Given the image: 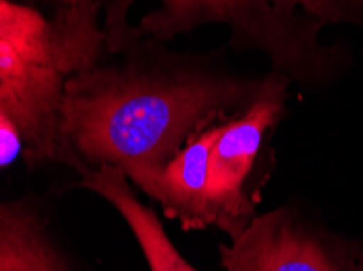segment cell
Listing matches in <instances>:
<instances>
[{"instance_id":"13","label":"cell","mask_w":363,"mask_h":271,"mask_svg":"<svg viewBox=\"0 0 363 271\" xmlns=\"http://www.w3.org/2000/svg\"><path fill=\"white\" fill-rule=\"evenodd\" d=\"M360 265H362V271H363V252H362V248H360Z\"/></svg>"},{"instance_id":"7","label":"cell","mask_w":363,"mask_h":271,"mask_svg":"<svg viewBox=\"0 0 363 271\" xmlns=\"http://www.w3.org/2000/svg\"><path fill=\"white\" fill-rule=\"evenodd\" d=\"M80 179L75 187L96 193L121 214L144 252L148 271H199L183 257L169 239L155 209L145 207L132 190L129 177L114 166L77 171Z\"/></svg>"},{"instance_id":"9","label":"cell","mask_w":363,"mask_h":271,"mask_svg":"<svg viewBox=\"0 0 363 271\" xmlns=\"http://www.w3.org/2000/svg\"><path fill=\"white\" fill-rule=\"evenodd\" d=\"M305 13L323 23L354 21L363 25V0H306Z\"/></svg>"},{"instance_id":"5","label":"cell","mask_w":363,"mask_h":271,"mask_svg":"<svg viewBox=\"0 0 363 271\" xmlns=\"http://www.w3.org/2000/svg\"><path fill=\"white\" fill-rule=\"evenodd\" d=\"M218 250L225 271H362L359 246L316 224L295 204L256 217Z\"/></svg>"},{"instance_id":"6","label":"cell","mask_w":363,"mask_h":271,"mask_svg":"<svg viewBox=\"0 0 363 271\" xmlns=\"http://www.w3.org/2000/svg\"><path fill=\"white\" fill-rule=\"evenodd\" d=\"M49 203L20 197L0 204V271H80Z\"/></svg>"},{"instance_id":"3","label":"cell","mask_w":363,"mask_h":271,"mask_svg":"<svg viewBox=\"0 0 363 271\" xmlns=\"http://www.w3.org/2000/svg\"><path fill=\"white\" fill-rule=\"evenodd\" d=\"M147 13L140 31L168 42L203 25H223L232 31V46L267 55L272 70L305 86L328 83L337 71L333 47L323 46L318 31L323 21L308 13L287 15L271 0H160Z\"/></svg>"},{"instance_id":"10","label":"cell","mask_w":363,"mask_h":271,"mask_svg":"<svg viewBox=\"0 0 363 271\" xmlns=\"http://www.w3.org/2000/svg\"><path fill=\"white\" fill-rule=\"evenodd\" d=\"M25 142L12 120L0 114V166L5 171L20 156L23 158Z\"/></svg>"},{"instance_id":"1","label":"cell","mask_w":363,"mask_h":271,"mask_svg":"<svg viewBox=\"0 0 363 271\" xmlns=\"http://www.w3.org/2000/svg\"><path fill=\"white\" fill-rule=\"evenodd\" d=\"M123 57L82 71L67 81L59 113L67 166H114L147 193L188 143L241 113L261 90L199 55L168 51L132 28L114 47Z\"/></svg>"},{"instance_id":"12","label":"cell","mask_w":363,"mask_h":271,"mask_svg":"<svg viewBox=\"0 0 363 271\" xmlns=\"http://www.w3.org/2000/svg\"><path fill=\"white\" fill-rule=\"evenodd\" d=\"M44 2H54L57 7H60V5H77L82 2H88V0H44Z\"/></svg>"},{"instance_id":"4","label":"cell","mask_w":363,"mask_h":271,"mask_svg":"<svg viewBox=\"0 0 363 271\" xmlns=\"http://www.w3.org/2000/svg\"><path fill=\"white\" fill-rule=\"evenodd\" d=\"M289 83L287 76L272 70L262 79L256 98L228 122L220 124L208 166L207 217L211 226L232 241L257 217V158L285 114Z\"/></svg>"},{"instance_id":"8","label":"cell","mask_w":363,"mask_h":271,"mask_svg":"<svg viewBox=\"0 0 363 271\" xmlns=\"http://www.w3.org/2000/svg\"><path fill=\"white\" fill-rule=\"evenodd\" d=\"M220 125L201 132L167 164L145 195L160 203L164 217L183 231L207 229V185L212 148Z\"/></svg>"},{"instance_id":"11","label":"cell","mask_w":363,"mask_h":271,"mask_svg":"<svg viewBox=\"0 0 363 271\" xmlns=\"http://www.w3.org/2000/svg\"><path fill=\"white\" fill-rule=\"evenodd\" d=\"M271 2L276 5L280 12L291 16L298 15V8H301L305 12V5H306V0H271Z\"/></svg>"},{"instance_id":"2","label":"cell","mask_w":363,"mask_h":271,"mask_svg":"<svg viewBox=\"0 0 363 271\" xmlns=\"http://www.w3.org/2000/svg\"><path fill=\"white\" fill-rule=\"evenodd\" d=\"M104 0L60 5L52 18L0 0V114L25 142L30 168L67 164L59 113L72 76L103 64L108 36L100 21Z\"/></svg>"}]
</instances>
